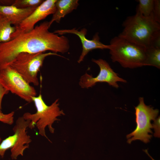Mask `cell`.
Here are the masks:
<instances>
[{
    "label": "cell",
    "instance_id": "cell-1",
    "mask_svg": "<svg viewBox=\"0 0 160 160\" xmlns=\"http://www.w3.org/2000/svg\"><path fill=\"white\" fill-rule=\"evenodd\" d=\"M49 22L44 21L31 31L0 44V70L9 65L22 53H35L47 51L57 53L67 52L70 47L66 36L49 31Z\"/></svg>",
    "mask_w": 160,
    "mask_h": 160
},
{
    "label": "cell",
    "instance_id": "cell-2",
    "mask_svg": "<svg viewBox=\"0 0 160 160\" xmlns=\"http://www.w3.org/2000/svg\"><path fill=\"white\" fill-rule=\"evenodd\" d=\"M119 37L146 49L152 47L154 41L160 36V23L153 15L145 17L137 12L128 17L123 22Z\"/></svg>",
    "mask_w": 160,
    "mask_h": 160
},
{
    "label": "cell",
    "instance_id": "cell-3",
    "mask_svg": "<svg viewBox=\"0 0 160 160\" xmlns=\"http://www.w3.org/2000/svg\"><path fill=\"white\" fill-rule=\"evenodd\" d=\"M109 45V53L113 62L130 68L147 66L145 48L118 36L112 39Z\"/></svg>",
    "mask_w": 160,
    "mask_h": 160
},
{
    "label": "cell",
    "instance_id": "cell-4",
    "mask_svg": "<svg viewBox=\"0 0 160 160\" xmlns=\"http://www.w3.org/2000/svg\"><path fill=\"white\" fill-rule=\"evenodd\" d=\"M32 100L36 112L32 114L25 113L23 116L25 119L30 121L28 128L32 129L36 126L39 134L51 142L46 134V127H48L50 132L54 133L55 129L52 126L53 124L55 121L60 120L58 117L65 115L64 111L59 107V99L55 100L50 105L46 104L40 93L37 96L33 97Z\"/></svg>",
    "mask_w": 160,
    "mask_h": 160
},
{
    "label": "cell",
    "instance_id": "cell-5",
    "mask_svg": "<svg viewBox=\"0 0 160 160\" xmlns=\"http://www.w3.org/2000/svg\"><path fill=\"white\" fill-rule=\"evenodd\" d=\"M51 55L63 57L52 52L35 53H22L19 54L9 65L20 74L30 84L38 86V73L45 58Z\"/></svg>",
    "mask_w": 160,
    "mask_h": 160
},
{
    "label": "cell",
    "instance_id": "cell-6",
    "mask_svg": "<svg viewBox=\"0 0 160 160\" xmlns=\"http://www.w3.org/2000/svg\"><path fill=\"white\" fill-rule=\"evenodd\" d=\"M139 104L135 107L136 129L126 136L127 142L129 144L136 140H140L145 143L150 141L152 137L150 134L153 133L151 130L153 127L151 122L156 118L159 113L158 109H154L146 105L143 97H139Z\"/></svg>",
    "mask_w": 160,
    "mask_h": 160
},
{
    "label": "cell",
    "instance_id": "cell-7",
    "mask_svg": "<svg viewBox=\"0 0 160 160\" xmlns=\"http://www.w3.org/2000/svg\"><path fill=\"white\" fill-rule=\"evenodd\" d=\"M30 122L23 116L18 118L13 128L14 134L2 140L0 144L1 158H3L6 151L9 149H11L12 159H16L20 155L23 156L24 151L29 147V144L32 141L26 131Z\"/></svg>",
    "mask_w": 160,
    "mask_h": 160
},
{
    "label": "cell",
    "instance_id": "cell-8",
    "mask_svg": "<svg viewBox=\"0 0 160 160\" xmlns=\"http://www.w3.org/2000/svg\"><path fill=\"white\" fill-rule=\"evenodd\" d=\"M0 83L9 92L29 103L36 96L35 88L10 65L0 70Z\"/></svg>",
    "mask_w": 160,
    "mask_h": 160
},
{
    "label": "cell",
    "instance_id": "cell-9",
    "mask_svg": "<svg viewBox=\"0 0 160 160\" xmlns=\"http://www.w3.org/2000/svg\"><path fill=\"white\" fill-rule=\"evenodd\" d=\"M92 61L99 66L100 72L95 77L86 73L79 79V85L82 88H88L99 82L107 83L109 85L116 88L119 87L117 82H127V81L119 77L105 60L99 59H92Z\"/></svg>",
    "mask_w": 160,
    "mask_h": 160
},
{
    "label": "cell",
    "instance_id": "cell-10",
    "mask_svg": "<svg viewBox=\"0 0 160 160\" xmlns=\"http://www.w3.org/2000/svg\"><path fill=\"white\" fill-rule=\"evenodd\" d=\"M57 0L44 1L18 26L11 36V39L19 35L32 30L35 25L44 19L48 16L53 14L55 10V3Z\"/></svg>",
    "mask_w": 160,
    "mask_h": 160
},
{
    "label": "cell",
    "instance_id": "cell-11",
    "mask_svg": "<svg viewBox=\"0 0 160 160\" xmlns=\"http://www.w3.org/2000/svg\"><path fill=\"white\" fill-rule=\"evenodd\" d=\"M87 32V29L84 28L80 31L74 28L71 29L57 30L53 32L58 35L72 33L79 36L82 45V52L77 61L78 63H80L83 60L88 53L92 50L96 49H109L110 48L109 45L105 44L100 41V38L97 33L94 36L92 39H87L86 37Z\"/></svg>",
    "mask_w": 160,
    "mask_h": 160
},
{
    "label": "cell",
    "instance_id": "cell-12",
    "mask_svg": "<svg viewBox=\"0 0 160 160\" xmlns=\"http://www.w3.org/2000/svg\"><path fill=\"white\" fill-rule=\"evenodd\" d=\"M37 8V7H36ZM18 8L12 5H0V15L6 18L15 27L19 26L36 8Z\"/></svg>",
    "mask_w": 160,
    "mask_h": 160
},
{
    "label": "cell",
    "instance_id": "cell-13",
    "mask_svg": "<svg viewBox=\"0 0 160 160\" xmlns=\"http://www.w3.org/2000/svg\"><path fill=\"white\" fill-rule=\"evenodd\" d=\"M78 0H57L55 10L49 22L50 27L54 22L59 23L62 18L76 9L79 5Z\"/></svg>",
    "mask_w": 160,
    "mask_h": 160
},
{
    "label": "cell",
    "instance_id": "cell-14",
    "mask_svg": "<svg viewBox=\"0 0 160 160\" xmlns=\"http://www.w3.org/2000/svg\"><path fill=\"white\" fill-rule=\"evenodd\" d=\"M15 30V27L12 26L9 20L0 15V44L11 40V36Z\"/></svg>",
    "mask_w": 160,
    "mask_h": 160
},
{
    "label": "cell",
    "instance_id": "cell-15",
    "mask_svg": "<svg viewBox=\"0 0 160 160\" xmlns=\"http://www.w3.org/2000/svg\"><path fill=\"white\" fill-rule=\"evenodd\" d=\"M147 66L160 68V48L153 47L146 49Z\"/></svg>",
    "mask_w": 160,
    "mask_h": 160
},
{
    "label": "cell",
    "instance_id": "cell-16",
    "mask_svg": "<svg viewBox=\"0 0 160 160\" xmlns=\"http://www.w3.org/2000/svg\"><path fill=\"white\" fill-rule=\"evenodd\" d=\"M137 12L143 16L149 17L153 14L154 0H139Z\"/></svg>",
    "mask_w": 160,
    "mask_h": 160
},
{
    "label": "cell",
    "instance_id": "cell-17",
    "mask_svg": "<svg viewBox=\"0 0 160 160\" xmlns=\"http://www.w3.org/2000/svg\"><path fill=\"white\" fill-rule=\"evenodd\" d=\"M44 1L42 0H13L12 5L22 9L36 8Z\"/></svg>",
    "mask_w": 160,
    "mask_h": 160
},
{
    "label": "cell",
    "instance_id": "cell-18",
    "mask_svg": "<svg viewBox=\"0 0 160 160\" xmlns=\"http://www.w3.org/2000/svg\"><path fill=\"white\" fill-rule=\"evenodd\" d=\"M15 112L12 111L6 114L0 112V121L9 125L12 124L14 122V116Z\"/></svg>",
    "mask_w": 160,
    "mask_h": 160
},
{
    "label": "cell",
    "instance_id": "cell-19",
    "mask_svg": "<svg viewBox=\"0 0 160 160\" xmlns=\"http://www.w3.org/2000/svg\"><path fill=\"white\" fill-rule=\"evenodd\" d=\"M153 14L155 20L160 23V1L154 0Z\"/></svg>",
    "mask_w": 160,
    "mask_h": 160
},
{
    "label": "cell",
    "instance_id": "cell-20",
    "mask_svg": "<svg viewBox=\"0 0 160 160\" xmlns=\"http://www.w3.org/2000/svg\"><path fill=\"white\" fill-rule=\"evenodd\" d=\"M152 124L153 128L154 133V136L156 137H159L160 136V116L156 118Z\"/></svg>",
    "mask_w": 160,
    "mask_h": 160
},
{
    "label": "cell",
    "instance_id": "cell-21",
    "mask_svg": "<svg viewBox=\"0 0 160 160\" xmlns=\"http://www.w3.org/2000/svg\"><path fill=\"white\" fill-rule=\"evenodd\" d=\"M9 91L0 83V112L1 111V103L4 96L8 94Z\"/></svg>",
    "mask_w": 160,
    "mask_h": 160
},
{
    "label": "cell",
    "instance_id": "cell-22",
    "mask_svg": "<svg viewBox=\"0 0 160 160\" xmlns=\"http://www.w3.org/2000/svg\"><path fill=\"white\" fill-rule=\"evenodd\" d=\"M13 0H0V5L2 6H11L13 3Z\"/></svg>",
    "mask_w": 160,
    "mask_h": 160
},
{
    "label": "cell",
    "instance_id": "cell-23",
    "mask_svg": "<svg viewBox=\"0 0 160 160\" xmlns=\"http://www.w3.org/2000/svg\"><path fill=\"white\" fill-rule=\"evenodd\" d=\"M144 151L147 154V155L151 158V159L152 160H155L153 158H152V157H151V156L149 154L147 150L146 149L144 150Z\"/></svg>",
    "mask_w": 160,
    "mask_h": 160
},
{
    "label": "cell",
    "instance_id": "cell-24",
    "mask_svg": "<svg viewBox=\"0 0 160 160\" xmlns=\"http://www.w3.org/2000/svg\"><path fill=\"white\" fill-rule=\"evenodd\" d=\"M1 139L0 137V144L1 143Z\"/></svg>",
    "mask_w": 160,
    "mask_h": 160
}]
</instances>
